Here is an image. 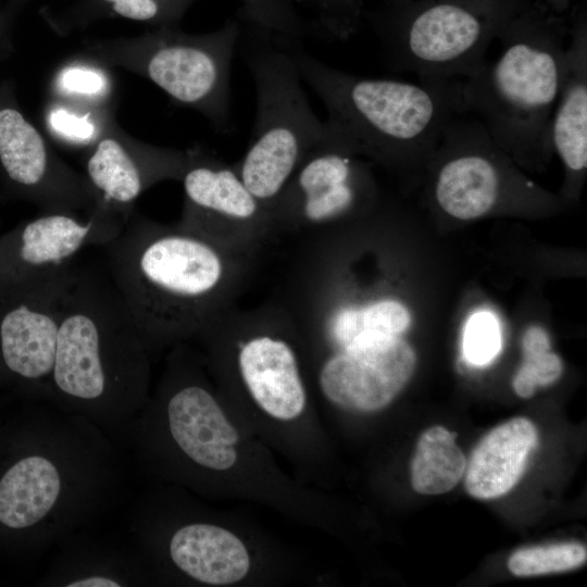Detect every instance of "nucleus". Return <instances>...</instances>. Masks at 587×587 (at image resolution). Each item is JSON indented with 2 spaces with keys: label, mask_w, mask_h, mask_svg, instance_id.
Instances as JSON below:
<instances>
[{
  "label": "nucleus",
  "mask_w": 587,
  "mask_h": 587,
  "mask_svg": "<svg viewBox=\"0 0 587 587\" xmlns=\"http://www.w3.org/2000/svg\"><path fill=\"white\" fill-rule=\"evenodd\" d=\"M109 275L148 345L201 333L229 308L245 252L130 215L103 246Z\"/></svg>",
  "instance_id": "1"
},
{
  "label": "nucleus",
  "mask_w": 587,
  "mask_h": 587,
  "mask_svg": "<svg viewBox=\"0 0 587 587\" xmlns=\"http://www.w3.org/2000/svg\"><path fill=\"white\" fill-rule=\"evenodd\" d=\"M301 39L284 36L285 47L325 107V128L358 155L400 167L430 160L448 123L464 112L461 79L360 76L319 60Z\"/></svg>",
  "instance_id": "2"
},
{
  "label": "nucleus",
  "mask_w": 587,
  "mask_h": 587,
  "mask_svg": "<svg viewBox=\"0 0 587 587\" xmlns=\"http://www.w3.org/2000/svg\"><path fill=\"white\" fill-rule=\"evenodd\" d=\"M570 21L526 0L500 30L501 53L461 79L462 107L515 160L536 165L553 152L551 122Z\"/></svg>",
  "instance_id": "3"
},
{
  "label": "nucleus",
  "mask_w": 587,
  "mask_h": 587,
  "mask_svg": "<svg viewBox=\"0 0 587 587\" xmlns=\"http://www.w3.org/2000/svg\"><path fill=\"white\" fill-rule=\"evenodd\" d=\"M146 346L110 275L74 266L60 298L50 379L55 391L91 405L137 396L145 383Z\"/></svg>",
  "instance_id": "4"
},
{
  "label": "nucleus",
  "mask_w": 587,
  "mask_h": 587,
  "mask_svg": "<svg viewBox=\"0 0 587 587\" xmlns=\"http://www.w3.org/2000/svg\"><path fill=\"white\" fill-rule=\"evenodd\" d=\"M236 15L238 45L253 78L257 107L248 149L234 167L270 211L300 163L323 139L324 122L310 105L285 35Z\"/></svg>",
  "instance_id": "5"
},
{
  "label": "nucleus",
  "mask_w": 587,
  "mask_h": 587,
  "mask_svg": "<svg viewBox=\"0 0 587 587\" xmlns=\"http://www.w3.org/2000/svg\"><path fill=\"white\" fill-rule=\"evenodd\" d=\"M525 1L387 0L363 17L392 71L464 79L483 68L490 43Z\"/></svg>",
  "instance_id": "6"
},
{
  "label": "nucleus",
  "mask_w": 587,
  "mask_h": 587,
  "mask_svg": "<svg viewBox=\"0 0 587 587\" xmlns=\"http://www.w3.org/2000/svg\"><path fill=\"white\" fill-rule=\"evenodd\" d=\"M239 35L236 15L203 34H188L172 26L133 37L90 41L84 55L107 67H121L147 78L174 102L199 112L216 130L228 133L230 68Z\"/></svg>",
  "instance_id": "7"
},
{
  "label": "nucleus",
  "mask_w": 587,
  "mask_h": 587,
  "mask_svg": "<svg viewBox=\"0 0 587 587\" xmlns=\"http://www.w3.org/2000/svg\"><path fill=\"white\" fill-rule=\"evenodd\" d=\"M0 171L8 190L43 212H90L100 207L85 175L67 165L0 87Z\"/></svg>",
  "instance_id": "8"
},
{
  "label": "nucleus",
  "mask_w": 587,
  "mask_h": 587,
  "mask_svg": "<svg viewBox=\"0 0 587 587\" xmlns=\"http://www.w3.org/2000/svg\"><path fill=\"white\" fill-rule=\"evenodd\" d=\"M125 222L102 205L85 217L50 211L24 221L0 236V282L24 284L60 276L73 267L84 248L104 246Z\"/></svg>",
  "instance_id": "9"
},
{
  "label": "nucleus",
  "mask_w": 587,
  "mask_h": 587,
  "mask_svg": "<svg viewBox=\"0 0 587 587\" xmlns=\"http://www.w3.org/2000/svg\"><path fill=\"white\" fill-rule=\"evenodd\" d=\"M187 152L180 178L182 227L240 252V233L251 239L275 227L270 211L247 189L234 165L199 147Z\"/></svg>",
  "instance_id": "10"
},
{
  "label": "nucleus",
  "mask_w": 587,
  "mask_h": 587,
  "mask_svg": "<svg viewBox=\"0 0 587 587\" xmlns=\"http://www.w3.org/2000/svg\"><path fill=\"white\" fill-rule=\"evenodd\" d=\"M357 157L324 125L323 139L271 207L274 225L322 227L357 209L371 192L367 172Z\"/></svg>",
  "instance_id": "11"
},
{
  "label": "nucleus",
  "mask_w": 587,
  "mask_h": 587,
  "mask_svg": "<svg viewBox=\"0 0 587 587\" xmlns=\"http://www.w3.org/2000/svg\"><path fill=\"white\" fill-rule=\"evenodd\" d=\"M72 268L41 282H0V359L11 374L23 380L51 379L60 298Z\"/></svg>",
  "instance_id": "12"
},
{
  "label": "nucleus",
  "mask_w": 587,
  "mask_h": 587,
  "mask_svg": "<svg viewBox=\"0 0 587 587\" xmlns=\"http://www.w3.org/2000/svg\"><path fill=\"white\" fill-rule=\"evenodd\" d=\"M415 364V352L401 336L370 338L330 354L321 365L319 385L339 408L374 412L398 396Z\"/></svg>",
  "instance_id": "13"
},
{
  "label": "nucleus",
  "mask_w": 587,
  "mask_h": 587,
  "mask_svg": "<svg viewBox=\"0 0 587 587\" xmlns=\"http://www.w3.org/2000/svg\"><path fill=\"white\" fill-rule=\"evenodd\" d=\"M187 157V150L139 141L113 122L86 150L84 175L100 204L127 220L151 186L180 180Z\"/></svg>",
  "instance_id": "14"
},
{
  "label": "nucleus",
  "mask_w": 587,
  "mask_h": 587,
  "mask_svg": "<svg viewBox=\"0 0 587 587\" xmlns=\"http://www.w3.org/2000/svg\"><path fill=\"white\" fill-rule=\"evenodd\" d=\"M237 366L249 395L267 415L291 421L304 411L307 392L296 352L270 327L251 329L238 341Z\"/></svg>",
  "instance_id": "15"
},
{
  "label": "nucleus",
  "mask_w": 587,
  "mask_h": 587,
  "mask_svg": "<svg viewBox=\"0 0 587 587\" xmlns=\"http://www.w3.org/2000/svg\"><path fill=\"white\" fill-rule=\"evenodd\" d=\"M166 413L172 438L191 461L217 471L235 464L239 434L205 387L188 384L178 388Z\"/></svg>",
  "instance_id": "16"
},
{
  "label": "nucleus",
  "mask_w": 587,
  "mask_h": 587,
  "mask_svg": "<svg viewBox=\"0 0 587 587\" xmlns=\"http://www.w3.org/2000/svg\"><path fill=\"white\" fill-rule=\"evenodd\" d=\"M559 97L551 122L553 151L572 176L587 167V13L579 4L570 17Z\"/></svg>",
  "instance_id": "17"
},
{
  "label": "nucleus",
  "mask_w": 587,
  "mask_h": 587,
  "mask_svg": "<svg viewBox=\"0 0 587 587\" xmlns=\"http://www.w3.org/2000/svg\"><path fill=\"white\" fill-rule=\"evenodd\" d=\"M537 444V428L526 417L512 419L490 430L466 461L464 484L470 496L487 500L511 490Z\"/></svg>",
  "instance_id": "18"
},
{
  "label": "nucleus",
  "mask_w": 587,
  "mask_h": 587,
  "mask_svg": "<svg viewBox=\"0 0 587 587\" xmlns=\"http://www.w3.org/2000/svg\"><path fill=\"white\" fill-rule=\"evenodd\" d=\"M170 555L180 571L209 585L237 583L250 569L242 541L232 532L205 523L188 524L176 530L170 541Z\"/></svg>",
  "instance_id": "19"
},
{
  "label": "nucleus",
  "mask_w": 587,
  "mask_h": 587,
  "mask_svg": "<svg viewBox=\"0 0 587 587\" xmlns=\"http://www.w3.org/2000/svg\"><path fill=\"white\" fill-rule=\"evenodd\" d=\"M62 490L58 466L33 454L18 460L0 479V523L13 529L27 528L45 519Z\"/></svg>",
  "instance_id": "20"
},
{
  "label": "nucleus",
  "mask_w": 587,
  "mask_h": 587,
  "mask_svg": "<svg viewBox=\"0 0 587 587\" xmlns=\"http://www.w3.org/2000/svg\"><path fill=\"white\" fill-rule=\"evenodd\" d=\"M457 434L436 425L425 430L411 462V484L423 495L451 490L464 476L466 459L455 444Z\"/></svg>",
  "instance_id": "21"
},
{
  "label": "nucleus",
  "mask_w": 587,
  "mask_h": 587,
  "mask_svg": "<svg viewBox=\"0 0 587 587\" xmlns=\"http://www.w3.org/2000/svg\"><path fill=\"white\" fill-rule=\"evenodd\" d=\"M197 0H78L53 24L59 30L83 27L100 17H120L157 27L178 26Z\"/></svg>",
  "instance_id": "22"
},
{
  "label": "nucleus",
  "mask_w": 587,
  "mask_h": 587,
  "mask_svg": "<svg viewBox=\"0 0 587 587\" xmlns=\"http://www.w3.org/2000/svg\"><path fill=\"white\" fill-rule=\"evenodd\" d=\"M45 122L55 139L87 150L115 121L111 108L52 98L45 111Z\"/></svg>",
  "instance_id": "23"
},
{
  "label": "nucleus",
  "mask_w": 587,
  "mask_h": 587,
  "mask_svg": "<svg viewBox=\"0 0 587 587\" xmlns=\"http://www.w3.org/2000/svg\"><path fill=\"white\" fill-rule=\"evenodd\" d=\"M108 68L86 55L64 63L53 75L52 98L111 108L114 90Z\"/></svg>",
  "instance_id": "24"
},
{
  "label": "nucleus",
  "mask_w": 587,
  "mask_h": 587,
  "mask_svg": "<svg viewBox=\"0 0 587 587\" xmlns=\"http://www.w3.org/2000/svg\"><path fill=\"white\" fill-rule=\"evenodd\" d=\"M523 362L513 378V389L522 398H530L537 387L557 382L563 364L558 354L550 351L547 333L539 326H530L522 338Z\"/></svg>",
  "instance_id": "25"
},
{
  "label": "nucleus",
  "mask_w": 587,
  "mask_h": 587,
  "mask_svg": "<svg viewBox=\"0 0 587 587\" xmlns=\"http://www.w3.org/2000/svg\"><path fill=\"white\" fill-rule=\"evenodd\" d=\"M586 558L583 544L560 542L519 549L509 558L508 567L515 576H537L577 569Z\"/></svg>",
  "instance_id": "26"
},
{
  "label": "nucleus",
  "mask_w": 587,
  "mask_h": 587,
  "mask_svg": "<svg viewBox=\"0 0 587 587\" xmlns=\"http://www.w3.org/2000/svg\"><path fill=\"white\" fill-rule=\"evenodd\" d=\"M312 14L309 24L337 40L353 36L363 18V0H296Z\"/></svg>",
  "instance_id": "27"
},
{
  "label": "nucleus",
  "mask_w": 587,
  "mask_h": 587,
  "mask_svg": "<svg viewBox=\"0 0 587 587\" xmlns=\"http://www.w3.org/2000/svg\"><path fill=\"white\" fill-rule=\"evenodd\" d=\"M238 14L261 27L289 37L302 38L308 24L296 0H239Z\"/></svg>",
  "instance_id": "28"
},
{
  "label": "nucleus",
  "mask_w": 587,
  "mask_h": 587,
  "mask_svg": "<svg viewBox=\"0 0 587 587\" xmlns=\"http://www.w3.org/2000/svg\"><path fill=\"white\" fill-rule=\"evenodd\" d=\"M501 349V333L497 319L488 311L474 313L463 335V354L474 365L491 362Z\"/></svg>",
  "instance_id": "29"
},
{
  "label": "nucleus",
  "mask_w": 587,
  "mask_h": 587,
  "mask_svg": "<svg viewBox=\"0 0 587 587\" xmlns=\"http://www.w3.org/2000/svg\"><path fill=\"white\" fill-rule=\"evenodd\" d=\"M121 585L118 580L100 574L74 579L66 584L68 587H118Z\"/></svg>",
  "instance_id": "30"
},
{
  "label": "nucleus",
  "mask_w": 587,
  "mask_h": 587,
  "mask_svg": "<svg viewBox=\"0 0 587 587\" xmlns=\"http://www.w3.org/2000/svg\"><path fill=\"white\" fill-rule=\"evenodd\" d=\"M541 1L550 11L557 14H565L570 7V0H541Z\"/></svg>",
  "instance_id": "31"
},
{
  "label": "nucleus",
  "mask_w": 587,
  "mask_h": 587,
  "mask_svg": "<svg viewBox=\"0 0 587 587\" xmlns=\"http://www.w3.org/2000/svg\"><path fill=\"white\" fill-rule=\"evenodd\" d=\"M388 1L397 2V1H403V0H388Z\"/></svg>",
  "instance_id": "32"
}]
</instances>
